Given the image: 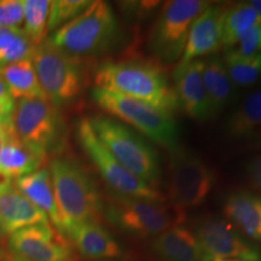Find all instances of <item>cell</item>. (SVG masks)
Listing matches in <instances>:
<instances>
[{"label":"cell","mask_w":261,"mask_h":261,"mask_svg":"<svg viewBox=\"0 0 261 261\" xmlns=\"http://www.w3.org/2000/svg\"><path fill=\"white\" fill-rule=\"evenodd\" d=\"M94 87L135 98L174 113L179 109L173 85L162 64L144 60L104 62L94 71Z\"/></svg>","instance_id":"1"},{"label":"cell","mask_w":261,"mask_h":261,"mask_svg":"<svg viewBox=\"0 0 261 261\" xmlns=\"http://www.w3.org/2000/svg\"><path fill=\"white\" fill-rule=\"evenodd\" d=\"M55 198L62 223V234L74 225L99 223L104 202L96 181L79 162L70 158H55L50 163Z\"/></svg>","instance_id":"2"},{"label":"cell","mask_w":261,"mask_h":261,"mask_svg":"<svg viewBox=\"0 0 261 261\" xmlns=\"http://www.w3.org/2000/svg\"><path fill=\"white\" fill-rule=\"evenodd\" d=\"M121 31L112 6L107 2H91L73 21L56 29L48 41L73 57L97 56L119 42Z\"/></svg>","instance_id":"3"},{"label":"cell","mask_w":261,"mask_h":261,"mask_svg":"<svg viewBox=\"0 0 261 261\" xmlns=\"http://www.w3.org/2000/svg\"><path fill=\"white\" fill-rule=\"evenodd\" d=\"M91 97L98 107L171 154L180 149V129L173 113L99 87L91 90Z\"/></svg>","instance_id":"4"},{"label":"cell","mask_w":261,"mask_h":261,"mask_svg":"<svg viewBox=\"0 0 261 261\" xmlns=\"http://www.w3.org/2000/svg\"><path fill=\"white\" fill-rule=\"evenodd\" d=\"M91 126L108 151L126 169L158 189L161 178L159 152L140 133L109 116L89 117Z\"/></svg>","instance_id":"5"},{"label":"cell","mask_w":261,"mask_h":261,"mask_svg":"<svg viewBox=\"0 0 261 261\" xmlns=\"http://www.w3.org/2000/svg\"><path fill=\"white\" fill-rule=\"evenodd\" d=\"M108 220L123 232L136 237H156L165 231L180 226L185 212L165 201H150L113 194L104 204Z\"/></svg>","instance_id":"6"},{"label":"cell","mask_w":261,"mask_h":261,"mask_svg":"<svg viewBox=\"0 0 261 261\" xmlns=\"http://www.w3.org/2000/svg\"><path fill=\"white\" fill-rule=\"evenodd\" d=\"M21 143L41 159L58 151L64 143V123L54 104L44 99H21L11 116Z\"/></svg>","instance_id":"7"},{"label":"cell","mask_w":261,"mask_h":261,"mask_svg":"<svg viewBox=\"0 0 261 261\" xmlns=\"http://www.w3.org/2000/svg\"><path fill=\"white\" fill-rule=\"evenodd\" d=\"M211 2L172 0L162 5L149 38V48L160 64L179 62L191 25Z\"/></svg>","instance_id":"8"},{"label":"cell","mask_w":261,"mask_h":261,"mask_svg":"<svg viewBox=\"0 0 261 261\" xmlns=\"http://www.w3.org/2000/svg\"><path fill=\"white\" fill-rule=\"evenodd\" d=\"M31 61L42 91L56 108L73 103L83 92V71L76 57L45 40L34 46Z\"/></svg>","instance_id":"9"},{"label":"cell","mask_w":261,"mask_h":261,"mask_svg":"<svg viewBox=\"0 0 261 261\" xmlns=\"http://www.w3.org/2000/svg\"><path fill=\"white\" fill-rule=\"evenodd\" d=\"M76 138L85 154L114 194L150 201H165L159 189L150 187L136 177L108 151L94 133L89 119L79 120Z\"/></svg>","instance_id":"10"},{"label":"cell","mask_w":261,"mask_h":261,"mask_svg":"<svg viewBox=\"0 0 261 261\" xmlns=\"http://www.w3.org/2000/svg\"><path fill=\"white\" fill-rule=\"evenodd\" d=\"M215 173L198 155L178 149L171 154L167 194L171 203L181 210L201 205L213 190Z\"/></svg>","instance_id":"11"},{"label":"cell","mask_w":261,"mask_h":261,"mask_svg":"<svg viewBox=\"0 0 261 261\" xmlns=\"http://www.w3.org/2000/svg\"><path fill=\"white\" fill-rule=\"evenodd\" d=\"M194 232L200 246L202 261H261V252L227 219L205 215L195 224Z\"/></svg>","instance_id":"12"},{"label":"cell","mask_w":261,"mask_h":261,"mask_svg":"<svg viewBox=\"0 0 261 261\" xmlns=\"http://www.w3.org/2000/svg\"><path fill=\"white\" fill-rule=\"evenodd\" d=\"M6 243L10 254L27 261H75L67 237L51 223L22 228L9 236Z\"/></svg>","instance_id":"13"},{"label":"cell","mask_w":261,"mask_h":261,"mask_svg":"<svg viewBox=\"0 0 261 261\" xmlns=\"http://www.w3.org/2000/svg\"><path fill=\"white\" fill-rule=\"evenodd\" d=\"M225 10L226 6L224 4L212 3V5L196 18L189 32L182 56L175 68H182L191 62L202 60V57L220 50Z\"/></svg>","instance_id":"14"},{"label":"cell","mask_w":261,"mask_h":261,"mask_svg":"<svg viewBox=\"0 0 261 261\" xmlns=\"http://www.w3.org/2000/svg\"><path fill=\"white\" fill-rule=\"evenodd\" d=\"M204 60L191 62L182 68H175L173 73L175 97L181 109L195 121L211 119V108L203 81Z\"/></svg>","instance_id":"15"},{"label":"cell","mask_w":261,"mask_h":261,"mask_svg":"<svg viewBox=\"0 0 261 261\" xmlns=\"http://www.w3.org/2000/svg\"><path fill=\"white\" fill-rule=\"evenodd\" d=\"M47 215L28 200L15 184L0 188V240L22 228L48 224Z\"/></svg>","instance_id":"16"},{"label":"cell","mask_w":261,"mask_h":261,"mask_svg":"<svg viewBox=\"0 0 261 261\" xmlns=\"http://www.w3.org/2000/svg\"><path fill=\"white\" fill-rule=\"evenodd\" d=\"M69 237L81 255L86 259H115L122 255V248L99 223H83L69 227L64 234Z\"/></svg>","instance_id":"17"},{"label":"cell","mask_w":261,"mask_h":261,"mask_svg":"<svg viewBox=\"0 0 261 261\" xmlns=\"http://www.w3.org/2000/svg\"><path fill=\"white\" fill-rule=\"evenodd\" d=\"M226 219L244 236L261 243V196L240 190L227 196L223 207Z\"/></svg>","instance_id":"18"},{"label":"cell","mask_w":261,"mask_h":261,"mask_svg":"<svg viewBox=\"0 0 261 261\" xmlns=\"http://www.w3.org/2000/svg\"><path fill=\"white\" fill-rule=\"evenodd\" d=\"M231 138L261 146V87L244 98L227 121Z\"/></svg>","instance_id":"19"},{"label":"cell","mask_w":261,"mask_h":261,"mask_svg":"<svg viewBox=\"0 0 261 261\" xmlns=\"http://www.w3.org/2000/svg\"><path fill=\"white\" fill-rule=\"evenodd\" d=\"M15 185L33 204L47 215L50 223L62 233L61 217L55 198L50 169L39 168L38 171L15 180Z\"/></svg>","instance_id":"20"},{"label":"cell","mask_w":261,"mask_h":261,"mask_svg":"<svg viewBox=\"0 0 261 261\" xmlns=\"http://www.w3.org/2000/svg\"><path fill=\"white\" fill-rule=\"evenodd\" d=\"M44 161V159L21 143L14 129H11L0 150V178L12 182L38 171Z\"/></svg>","instance_id":"21"},{"label":"cell","mask_w":261,"mask_h":261,"mask_svg":"<svg viewBox=\"0 0 261 261\" xmlns=\"http://www.w3.org/2000/svg\"><path fill=\"white\" fill-rule=\"evenodd\" d=\"M151 249L162 261H202L194 232L182 226L169 228L154 237Z\"/></svg>","instance_id":"22"},{"label":"cell","mask_w":261,"mask_h":261,"mask_svg":"<svg viewBox=\"0 0 261 261\" xmlns=\"http://www.w3.org/2000/svg\"><path fill=\"white\" fill-rule=\"evenodd\" d=\"M203 81L210 102L212 117L217 116L231 100L233 84L228 76L223 58L212 56L204 61Z\"/></svg>","instance_id":"23"},{"label":"cell","mask_w":261,"mask_h":261,"mask_svg":"<svg viewBox=\"0 0 261 261\" xmlns=\"http://www.w3.org/2000/svg\"><path fill=\"white\" fill-rule=\"evenodd\" d=\"M3 79L14 99L48 100L42 91L31 60L6 65L0 69Z\"/></svg>","instance_id":"24"},{"label":"cell","mask_w":261,"mask_h":261,"mask_svg":"<svg viewBox=\"0 0 261 261\" xmlns=\"http://www.w3.org/2000/svg\"><path fill=\"white\" fill-rule=\"evenodd\" d=\"M261 17L248 2L236 3L226 6L223 22V38L221 48L227 51L233 41L250 29L260 27Z\"/></svg>","instance_id":"25"},{"label":"cell","mask_w":261,"mask_h":261,"mask_svg":"<svg viewBox=\"0 0 261 261\" xmlns=\"http://www.w3.org/2000/svg\"><path fill=\"white\" fill-rule=\"evenodd\" d=\"M34 45L23 28H0V69L17 62L31 60Z\"/></svg>","instance_id":"26"},{"label":"cell","mask_w":261,"mask_h":261,"mask_svg":"<svg viewBox=\"0 0 261 261\" xmlns=\"http://www.w3.org/2000/svg\"><path fill=\"white\" fill-rule=\"evenodd\" d=\"M50 9V0H23V31L34 46L45 41Z\"/></svg>","instance_id":"27"},{"label":"cell","mask_w":261,"mask_h":261,"mask_svg":"<svg viewBox=\"0 0 261 261\" xmlns=\"http://www.w3.org/2000/svg\"><path fill=\"white\" fill-rule=\"evenodd\" d=\"M223 61L233 85L241 87L252 86L261 79V52L248 58L225 55Z\"/></svg>","instance_id":"28"},{"label":"cell","mask_w":261,"mask_h":261,"mask_svg":"<svg viewBox=\"0 0 261 261\" xmlns=\"http://www.w3.org/2000/svg\"><path fill=\"white\" fill-rule=\"evenodd\" d=\"M89 0H54L51 2L47 32L56 31L68 22L73 21L89 8Z\"/></svg>","instance_id":"29"},{"label":"cell","mask_w":261,"mask_h":261,"mask_svg":"<svg viewBox=\"0 0 261 261\" xmlns=\"http://www.w3.org/2000/svg\"><path fill=\"white\" fill-rule=\"evenodd\" d=\"M259 52H261L259 27H255L238 37L230 48L225 51V55L238 58H248L255 56Z\"/></svg>","instance_id":"30"},{"label":"cell","mask_w":261,"mask_h":261,"mask_svg":"<svg viewBox=\"0 0 261 261\" xmlns=\"http://www.w3.org/2000/svg\"><path fill=\"white\" fill-rule=\"evenodd\" d=\"M23 19V0H0V28H21Z\"/></svg>","instance_id":"31"},{"label":"cell","mask_w":261,"mask_h":261,"mask_svg":"<svg viewBox=\"0 0 261 261\" xmlns=\"http://www.w3.org/2000/svg\"><path fill=\"white\" fill-rule=\"evenodd\" d=\"M16 107L15 99L12 98L11 93L6 86L2 74H0V116L11 117Z\"/></svg>","instance_id":"32"},{"label":"cell","mask_w":261,"mask_h":261,"mask_svg":"<svg viewBox=\"0 0 261 261\" xmlns=\"http://www.w3.org/2000/svg\"><path fill=\"white\" fill-rule=\"evenodd\" d=\"M246 173L250 184L261 192V154L255 156L247 163Z\"/></svg>","instance_id":"33"},{"label":"cell","mask_w":261,"mask_h":261,"mask_svg":"<svg viewBox=\"0 0 261 261\" xmlns=\"http://www.w3.org/2000/svg\"><path fill=\"white\" fill-rule=\"evenodd\" d=\"M12 129L11 121L6 123H0V150H2L3 145H4L6 138H8L10 130Z\"/></svg>","instance_id":"34"},{"label":"cell","mask_w":261,"mask_h":261,"mask_svg":"<svg viewBox=\"0 0 261 261\" xmlns=\"http://www.w3.org/2000/svg\"><path fill=\"white\" fill-rule=\"evenodd\" d=\"M0 261H27L23 259H19V257L12 255L10 253H0Z\"/></svg>","instance_id":"35"},{"label":"cell","mask_w":261,"mask_h":261,"mask_svg":"<svg viewBox=\"0 0 261 261\" xmlns=\"http://www.w3.org/2000/svg\"><path fill=\"white\" fill-rule=\"evenodd\" d=\"M252 8L255 10V12L261 17V0H252V2H248Z\"/></svg>","instance_id":"36"},{"label":"cell","mask_w":261,"mask_h":261,"mask_svg":"<svg viewBox=\"0 0 261 261\" xmlns=\"http://www.w3.org/2000/svg\"><path fill=\"white\" fill-rule=\"evenodd\" d=\"M9 121H11V117H2V116H0V123H6Z\"/></svg>","instance_id":"37"},{"label":"cell","mask_w":261,"mask_h":261,"mask_svg":"<svg viewBox=\"0 0 261 261\" xmlns=\"http://www.w3.org/2000/svg\"><path fill=\"white\" fill-rule=\"evenodd\" d=\"M259 35H260V51H261V25L259 27Z\"/></svg>","instance_id":"38"},{"label":"cell","mask_w":261,"mask_h":261,"mask_svg":"<svg viewBox=\"0 0 261 261\" xmlns=\"http://www.w3.org/2000/svg\"><path fill=\"white\" fill-rule=\"evenodd\" d=\"M215 261H241V260H215Z\"/></svg>","instance_id":"39"}]
</instances>
